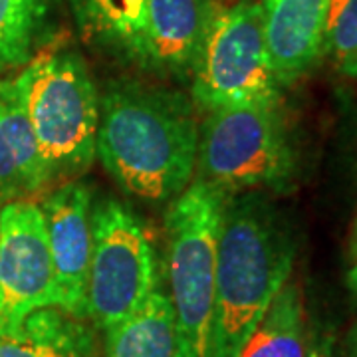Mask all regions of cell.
I'll use <instances>...</instances> for the list:
<instances>
[{
  "mask_svg": "<svg viewBox=\"0 0 357 357\" xmlns=\"http://www.w3.org/2000/svg\"><path fill=\"white\" fill-rule=\"evenodd\" d=\"M215 10L213 0H149L143 66L177 79L191 77Z\"/></svg>",
  "mask_w": 357,
  "mask_h": 357,
  "instance_id": "obj_11",
  "label": "cell"
},
{
  "mask_svg": "<svg viewBox=\"0 0 357 357\" xmlns=\"http://www.w3.org/2000/svg\"><path fill=\"white\" fill-rule=\"evenodd\" d=\"M347 286H349V290H351V294H354V298L357 300V256H356L354 266H351L349 274H347Z\"/></svg>",
  "mask_w": 357,
  "mask_h": 357,
  "instance_id": "obj_21",
  "label": "cell"
},
{
  "mask_svg": "<svg viewBox=\"0 0 357 357\" xmlns=\"http://www.w3.org/2000/svg\"><path fill=\"white\" fill-rule=\"evenodd\" d=\"M326 54L340 72L357 77V0H330Z\"/></svg>",
  "mask_w": 357,
  "mask_h": 357,
  "instance_id": "obj_18",
  "label": "cell"
},
{
  "mask_svg": "<svg viewBox=\"0 0 357 357\" xmlns=\"http://www.w3.org/2000/svg\"><path fill=\"white\" fill-rule=\"evenodd\" d=\"M307 357H337L335 351H333L332 337H321V340H318L314 344V347H310Z\"/></svg>",
  "mask_w": 357,
  "mask_h": 357,
  "instance_id": "obj_19",
  "label": "cell"
},
{
  "mask_svg": "<svg viewBox=\"0 0 357 357\" xmlns=\"http://www.w3.org/2000/svg\"><path fill=\"white\" fill-rule=\"evenodd\" d=\"M229 195L201 178L173 201L165 218L175 357H213L218 225Z\"/></svg>",
  "mask_w": 357,
  "mask_h": 357,
  "instance_id": "obj_3",
  "label": "cell"
},
{
  "mask_svg": "<svg viewBox=\"0 0 357 357\" xmlns=\"http://www.w3.org/2000/svg\"><path fill=\"white\" fill-rule=\"evenodd\" d=\"M52 181L14 77L0 79V206L28 201Z\"/></svg>",
  "mask_w": 357,
  "mask_h": 357,
  "instance_id": "obj_12",
  "label": "cell"
},
{
  "mask_svg": "<svg viewBox=\"0 0 357 357\" xmlns=\"http://www.w3.org/2000/svg\"><path fill=\"white\" fill-rule=\"evenodd\" d=\"M46 0H0V72L30 62Z\"/></svg>",
  "mask_w": 357,
  "mask_h": 357,
  "instance_id": "obj_17",
  "label": "cell"
},
{
  "mask_svg": "<svg viewBox=\"0 0 357 357\" xmlns=\"http://www.w3.org/2000/svg\"><path fill=\"white\" fill-rule=\"evenodd\" d=\"M44 307H58L46 220L36 203L14 201L0 206V337Z\"/></svg>",
  "mask_w": 357,
  "mask_h": 357,
  "instance_id": "obj_8",
  "label": "cell"
},
{
  "mask_svg": "<svg viewBox=\"0 0 357 357\" xmlns=\"http://www.w3.org/2000/svg\"><path fill=\"white\" fill-rule=\"evenodd\" d=\"M0 357H98L96 333L60 307L32 312L10 335L0 337Z\"/></svg>",
  "mask_w": 357,
  "mask_h": 357,
  "instance_id": "obj_13",
  "label": "cell"
},
{
  "mask_svg": "<svg viewBox=\"0 0 357 357\" xmlns=\"http://www.w3.org/2000/svg\"><path fill=\"white\" fill-rule=\"evenodd\" d=\"M159 288L157 252L141 218L115 199L93 204L86 318L107 332L135 316Z\"/></svg>",
  "mask_w": 357,
  "mask_h": 357,
  "instance_id": "obj_6",
  "label": "cell"
},
{
  "mask_svg": "<svg viewBox=\"0 0 357 357\" xmlns=\"http://www.w3.org/2000/svg\"><path fill=\"white\" fill-rule=\"evenodd\" d=\"M290 225L260 191L229 195L218 225L213 357H236L290 280Z\"/></svg>",
  "mask_w": 357,
  "mask_h": 357,
  "instance_id": "obj_2",
  "label": "cell"
},
{
  "mask_svg": "<svg viewBox=\"0 0 357 357\" xmlns=\"http://www.w3.org/2000/svg\"><path fill=\"white\" fill-rule=\"evenodd\" d=\"M103 335L105 357H175L169 294L159 288L135 316L103 332Z\"/></svg>",
  "mask_w": 357,
  "mask_h": 357,
  "instance_id": "obj_16",
  "label": "cell"
},
{
  "mask_svg": "<svg viewBox=\"0 0 357 357\" xmlns=\"http://www.w3.org/2000/svg\"><path fill=\"white\" fill-rule=\"evenodd\" d=\"M344 356L345 357H357V324L347 332L345 335L344 345Z\"/></svg>",
  "mask_w": 357,
  "mask_h": 357,
  "instance_id": "obj_20",
  "label": "cell"
},
{
  "mask_svg": "<svg viewBox=\"0 0 357 357\" xmlns=\"http://www.w3.org/2000/svg\"><path fill=\"white\" fill-rule=\"evenodd\" d=\"M260 6L272 72L290 86L326 54L330 0H260Z\"/></svg>",
  "mask_w": 357,
  "mask_h": 357,
  "instance_id": "obj_10",
  "label": "cell"
},
{
  "mask_svg": "<svg viewBox=\"0 0 357 357\" xmlns=\"http://www.w3.org/2000/svg\"><path fill=\"white\" fill-rule=\"evenodd\" d=\"M91 206L88 185L79 181L58 187L40 206L56 270L58 307L82 319L91 258Z\"/></svg>",
  "mask_w": 357,
  "mask_h": 357,
  "instance_id": "obj_9",
  "label": "cell"
},
{
  "mask_svg": "<svg viewBox=\"0 0 357 357\" xmlns=\"http://www.w3.org/2000/svg\"><path fill=\"white\" fill-rule=\"evenodd\" d=\"M307 316L304 294L288 280L236 357H307Z\"/></svg>",
  "mask_w": 357,
  "mask_h": 357,
  "instance_id": "obj_14",
  "label": "cell"
},
{
  "mask_svg": "<svg viewBox=\"0 0 357 357\" xmlns=\"http://www.w3.org/2000/svg\"><path fill=\"white\" fill-rule=\"evenodd\" d=\"M14 84L54 181L88 171L96 159L100 96L86 62L74 52L44 54Z\"/></svg>",
  "mask_w": 357,
  "mask_h": 357,
  "instance_id": "obj_4",
  "label": "cell"
},
{
  "mask_svg": "<svg viewBox=\"0 0 357 357\" xmlns=\"http://www.w3.org/2000/svg\"><path fill=\"white\" fill-rule=\"evenodd\" d=\"M149 0H76L79 24L102 46L143 66Z\"/></svg>",
  "mask_w": 357,
  "mask_h": 357,
  "instance_id": "obj_15",
  "label": "cell"
},
{
  "mask_svg": "<svg viewBox=\"0 0 357 357\" xmlns=\"http://www.w3.org/2000/svg\"><path fill=\"white\" fill-rule=\"evenodd\" d=\"M191 77L192 102L204 112L280 100V84L268 58L260 0H238L215 10Z\"/></svg>",
  "mask_w": 357,
  "mask_h": 357,
  "instance_id": "obj_7",
  "label": "cell"
},
{
  "mask_svg": "<svg viewBox=\"0 0 357 357\" xmlns=\"http://www.w3.org/2000/svg\"><path fill=\"white\" fill-rule=\"evenodd\" d=\"M197 149L199 126L183 93L137 82L103 91L96 155L128 195L147 203L177 199L195 177Z\"/></svg>",
  "mask_w": 357,
  "mask_h": 357,
  "instance_id": "obj_1",
  "label": "cell"
},
{
  "mask_svg": "<svg viewBox=\"0 0 357 357\" xmlns=\"http://www.w3.org/2000/svg\"><path fill=\"white\" fill-rule=\"evenodd\" d=\"M197 178L225 195L288 191L296 171L280 100L206 112L199 129Z\"/></svg>",
  "mask_w": 357,
  "mask_h": 357,
  "instance_id": "obj_5",
  "label": "cell"
}]
</instances>
